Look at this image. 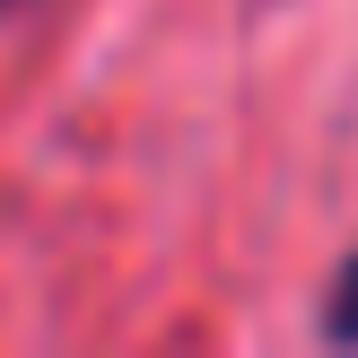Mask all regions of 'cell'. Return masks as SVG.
I'll list each match as a JSON object with an SVG mask.
<instances>
[{"label": "cell", "mask_w": 358, "mask_h": 358, "mask_svg": "<svg viewBox=\"0 0 358 358\" xmlns=\"http://www.w3.org/2000/svg\"><path fill=\"white\" fill-rule=\"evenodd\" d=\"M324 341H341V350H358V254L332 271V289H324Z\"/></svg>", "instance_id": "cell-1"}]
</instances>
